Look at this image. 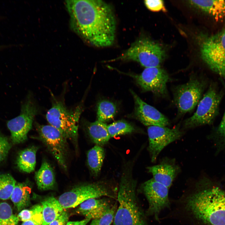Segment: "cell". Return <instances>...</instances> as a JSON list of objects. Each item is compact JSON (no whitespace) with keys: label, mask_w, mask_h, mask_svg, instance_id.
<instances>
[{"label":"cell","mask_w":225,"mask_h":225,"mask_svg":"<svg viewBox=\"0 0 225 225\" xmlns=\"http://www.w3.org/2000/svg\"><path fill=\"white\" fill-rule=\"evenodd\" d=\"M16 183L15 180L10 174H0V199L10 198Z\"/></svg>","instance_id":"83f0119b"},{"label":"cell","mask_w":225,"mask_h":225,"mask_svg":"<svg viewBox=\"0 0 225 225\" xmlns=\"http://www.w3.org/2000/svg\"><path fill=\"white\" fill-rule=\"evenodd\" d=\"M118 191L110 182L99 181L76 186L61 195L58 200L63 209L74 208L90 198L107 197L116 199Z\"/></svg>","instance_id":"277c9868"},{"label":"cell","mask_w":225,"mask_h":225,"mask_svg":"<svg viewBox=\"0 0 225 225\" xmlns=\"http://www.w3.org/2000/svg\"><path fill=\"white\" fill-rule=\"evenodd\" d=\"M41 210V205L38 204L34 206L30 209L22 210L18 216L19 220L24 222L30 219L36 213Z\"/></svg>","instance_id":"4dcf8cb0"},{"label":"cell","mask_w":225,"mask_h":225,"mask_svg":"<svg viewBox=\"0 0 225 225\" xmlns=\"http://www.w3.org/2000/svg\"><path fill=\"white\" fill-rule=\"evenodd\" d=\"M98 121L105 123L112 119L116 114V105L108 100H102L98 103L97 107Z\"/></svg>","instance_id":"d4e9b609"},{"label":"cell","mask_w":225,"mask_h":225,"mask_svg":"<svg viewBox=\"0 0 225 225\" xmlns=\"http://www.w3.org/2000/svg\"><path fill=\"white\" fill-rule=\"evenodd\" d=\"M147 168L152 175L154 180L168 188L180 171L179 167L174 160L168 158L163 160L158 165Z\"/></svg>","instance_id":"2e32d148"},{"label":"cell","mask_w":225,"mask_h":225,"mask_svg":"<svg viewBox=\"0 0 225 225\" xmlns=\"http://www.w3.org/2000/svg\"><path fill=\"white\" fill-rule=\"evenodd\" d=\"M38 138L47 147L48 150L64 170L67 169L68 153L67 139L57 129L49 125L36 123Z\"/></svg>","instance_id":"8fae6325"},{"label":"cell","mask_w":225,"mask_h":225,"mask_svg":"<svg viewBox=\"0 0 225 225\" xmlns=\"http://www.w3.org/2000/svg\"><path fill=\"white\" fill-rule=\"evenodd\" d=\"M110 200L106 198H92L78 206L76 212L85 218L93 219L100 218L112 207Z\"/></svg>","instance_id":"e0dca14e"},{"label":"cell","mask_w":225,"mask_h":225,"mask_svg":"<svg viewBox=\"0 0 225 225\" xmlns=\"http://www.w3.org/2000/svg\"><path fill=\"white\" fill-rule=\"evenodd\" d=\"M19 220L8 203H0V225H18Z\"/></svg>","instance_id":"f1b7e54d"},{"label":"cell","mask_w":225,"mask_h":225,"mask_svg":"<svg viewBox=\"0 0 225 225\" xmlns=\"http://www.w3.org/2000/svg\"><path fill=\"white\" fill-rule=\"evenodd\" d=\"M206 85V82L202 78L192 75L187 82L174 88V100L178 115L194 109L201 99Z\"/></svg>","instance_id":"ba28073f"},{"label":"cell","mask_w":225,"mask_h":225,"mask_svg":"<svg viewBox=\"0 0 225 225\" xmlns=\"http://www.w3.org/2000/svg\"><path fill=\"white\" fill-rule=\"evenodd\" d=\"M90 219L85 218L81 221L68 222L66 225H86Z\"/></svg>","instance_id":"d590c367"},{"label":"cell","mask_w":225,"mask_h":225,"mask_svg":"<svg viewBox=\"0 0 225 225\" xmlns=\"http://www.w3.org/2000/svg\"><path fill=\"white\" fill-rule=\"evenodd\" d=\"M105 155L104 149L98 145H95L88 151L87 162L93 176L97 177L100 172Z\"/></svg>","instance_id":"cb8c5ba5"},{"label":"cell","mask_w":225,"mask_h":225,"mask_svg":"<svg viewBox=\"0 0 225 225\" xmlns=\"http://www.w3.org/2000/svg\"><path fill=\"white\" fill-rule=\"evenodd\" d=\"M65 4L71 27L83 40L98 48L113 44L116 23L109 4L98 0H67Z\"/></svg>","instance_id":"6da1fadb"},{"label":"cell","mask_w":225,"mask_h":225,"mask_svg":"<svg viewBox=\"0 0 225 225\" xmlns=\"http://www.w3.org/2000/svg\"><path fill=\"white\" fill-rule=\"evenodd\" d=\"M131 92L135 103L136 117L145 126L166 127L169 124L168 118L155 108L144 102L132 90Z\"/></svg>","instance_id":"9a60e30c"},{"label":"cell","mask_w":225,"mask_h":225,"mask_svg":"<svg viewBox=\"0 0 225 225\" xmlns=\"http://www.w3.org/2000/svg\"><path fill=\"white\" fill-rule=\"evenodd\" d=\"M84 125L88 136L96 145L102 147L108 142L111 138L106 123L97 120L93 122H85Z\"/></svg>","instance_id":"ffe728a7"},{"label":"cell","mask_w":225,"mask_h":225,"mask_svg":"<svg viewBox=\"0 0 225 225\" xmlns=\"http://www.w3.org/2000/svg\"><path fill=\"white\" fill-rule=\"evenodd\" d=\"M107 129L110 138L130 134L136 131L133 125L123 120L117 121L107 125Z\"/></svg>","instance_id":"4316f807"},{"label":"cell","mask_w":225,"mask_h":225,"mask_svg":"<svg viewBox=\"0 0 225 225\" xmlns=\"http://www.w3.org/2000/svg\"><path fill=\"white\" fill-rule=\"evenodd\" d=\"M31 190L28 182L16 183L10 198L18 211L29 205Z\"/></svg>","instance_id":"44dd1931"},{"label":"cell","mask_w":225,"mask_h":225,"mask_svg":"<svg viewBox=\"0 0 225 225\" xmlns=\"http://www.w3.org/2000/svg\"><path fill=\"white\" fill-rule=\"evenodd\" d=\"M117 203H115L112 208L101 217L93 219L90 225H111L114 220L117 208Z\"/></svg>","instance_id":"f546056e"},{"label":"cell","mask_w":225,"mask_h":225,"mask_svg":"<svg viewBox=\"0 0 225 225\" xmlns=\"http://www.w3.org/2000/svg\"><path fill=\"white\" fill-rule=\"evenodd\" d=\"M201 52L208 67L225 81V27L203 41Z\"/></svg>","instance_id":"9c48e42d"},{"label":"cell","mask_w":225,"mask_h":225,"mask_svg":"<svg viewBox=\"0 0 225 225\" xmlns=\"http://www.w3.org/2000/svg\"><path fill=\"white\" fill-rule=\"evenodd\" d=\"M11 147L7 138L0 133V163L5 159Z\"/></svg>","instance_id":"1f68e13d"},{"label":"cell","mask_w":225,"mask_h":225,"mask_svg":"<svg viewBox=\"0 0 225 225\" xmlns=\"http://www.w3.org/2000/svg\"><path fill=\"white\" fill-rule=\"evenodd\" d=\"M131 163L124 165L118 188V205L113 220L114 225H148L138 202L137 181L133 177Z\"/></svg>","instance_id":"7a4b0ae2"},{"label":"cell","mask_w":225,"mask_h":225,"mask_svg":"<svg viewBox=\"0 0 225 225\" xmlns=\"http://www.w3.org/2000/svg\"><path fill=\"white\" fill-rule=\"evenodd\" d=\"M179 126L172 128L156 126L148 127V150L152 162L156 161L160 153L166 146L182 136L183 133L180 130Z\"/></svg>","instance_id":"5bb4252c"},{"label":"cell","mask_w":225,"mask_h":225,"mask_svg":"<svg viewBox=\"0 0 225 225\" xmlns=\"http://www.w3.org/2000/svg\"><path fill=\"white\" fill-rule=\"evenodd\" d=\"M43 218L42 225H49L58 217L64 209L58 200L53 196L48 197L42 202Z\"/></svg>","instance_id":"7402d4cb"},{"label":"cell","mask_w":225,"mask_h":225,"mask_svg":"<svg viewBox=\"0 0 225 225\" xmlns=\"http://www.w3.org/2000/svg\"><path fill=\"white\" fill-rule=\"evenodd\" d=\"M69 214L63 211L61 215L50 223L49 225H66L68 222Z\"/></svg>","instance_id":"e575fe53"},{"label":"cell","mask_w":225,"mask_h":225,"mask_svg":"<svg viewBox=\"0 0 225 225\" xmlns=\"http://www.w3.org/2000/svg\"><path fill=\"white\" fill-rule=\"evenodd\" d=\"M43 218L42 210L36 213L30 220L23 222L21 225H42Z\"/></svg>","instance_id":"836d02e7"},{"label":"cell","mask_w":225,"mask_h":225,"mask_svg":"<svg viewBox=\"0 0 225 225\" xmlns=\"http://www.w3.org/2000/svg\"><path fill=\"white\" fill-rule=\"evenodd\" d=\"M38 148L32 146L21 151L18 153L16 164L21 171L31 173L35 169L36 165V155Z\"/></svg>","instance_id":"603a6c76"},{"label":"cell","mask_w":225,"mask_h":225,"mask_svg":"<svg viewBox=\"0 0 225 225\" xmlns=\"http://www.w3.org/2000/svg\"><path fill=\"white\" fill-rule=\"evenodd\" d=\"M187 207L197 218L211 225H225V191L218 188L197 191L189 197Z\"/></svg>","instance_id":"3957f363"},{"label":"cell","mask_w":225,"mask_h":225,"mask_svg":"<svg viewBox=\"0 0 225 225\" xmlns=\"http://www.w3.org/2000/svg\"><path fill=\"white\" fill-rule=\"evenodd\" d=\"M189 3L206 12L217 21L225 18V1L190 0Z\"/></svg>","instance_id":"ac0fdd59"},{"label":"cell","mask_w":225,"mask_h":225,"mask_svg":"<svg viewBox=\"0 0 225 225\" xmlns=\"http://www.w3.org/2000/svg\"><path fill=\"white\" fill-rule=\"evenodd\" d=\"M164 50L158 43L146 38H139L127 50L109 61H132L146 68L160 67L165 57Z\"/></svg>","instance_id":"8992f818"},{"label":"cell","mask_w":225,"mask_h":225,"mask_svg":"<svg viewBox=\"0 0 225 225\" xmlns=\"http://www.w3.org/2000/svg\"><path fill=\"white\" fill-rule=\"evenodd\" d=\"M144 3L147 8L152 12H166L163 1L161 0H146Z\"/></svg>","instance_id":"d6a6232c"},{"label":"cell","mask_w":225,"mask_h":225,"mask_svg":"<svg viewBox=\"0 0 225 225\" xmlns=\"http://www.w3.org/2000/svg\"><path fill=\"white\" fill-rule=\"evenodd\" d=\"M220 81L225 91V82L221 78ZM210 138L213 140L218 149H225V109L220 123L213 131Z\"/></svg>","instance_id":"484cf974"},{"label":"cell","mask_w":225,"mask_h":225,"mask_svg":"<svg viewBox=\"0 0 225 225\" xmlns=\"http://www.w3.org/2000/svg\"><path fill=\"white\" fill-rule=\"evenodd\" d=\"M53 98L52 107L46 113V119L49 125L58 129L77 147L81 108L79 106L74 109H69L62 100H58L54 97Z\"/></svg>","instance_id":"5b68a950"},{"label":"cell","mask_w":225,"mask_h":225,"mask_svg":"<svg viewBox=\"0 0 225 225\" xmlns=\"http://www.w3.org/2000/svg\"><path fill=\"white\" fill-rule=\"evenodd\" d=\"M35 179L38 188L41 190L53 189L56 185L53 169L46 160L43 161L40 168L35 172Z\"/></svg>","instance_id":"d6986e66"},{"label":"cell","mask_w":225,"mask_h":225,"mask_svg":"<svg viewBox=\"0 0 225 225\" xmlns=\"http://www.w3.org/2000/svg\"><path fill=\"white\" fill-rule=\"evenodd\" d=\"M145 92H151L155 95L165 97L168 95L167 85L171 81L167 72L160 67L146 68L140 74H129Z\"/></svg>","instance_id":"7c38bea8"},{"label":"cell","mask_w":225,"mask_h":225,"mask_svg":"<svg viewBox=\"0 0 225 225\" xmlns=\"http://www.w3.org/2000/svg\"><path fill=\"white\" fill-rule=\"evenodd\" d=\"M39 111L37 104L30 93L22 105L19 115L7 122L13 144L23 143L27 140L28 133L32 128L34 118Z\"/></svg>","instance_id":"30bf717a"},{"label":"cell","mask_w":225,"mask_h":225,"mask_svg":"<svg viewBox=\"0 0 225 225\" xmlns=\"http://www.w3.org/2000/svg\"><path fill=\"white\" fill-rule=\"evenodd\" d=\"M168 189L152 178L141 184L140 190L148 203V208L146 212L147 215L153 216L158 220L160 212L163 209L170 207Z\"/></svg>","instance_id":"4fadbf2b"},{"label":"cell","mask_w":225,"mask_h":225,"mask_svg":"<svg viewBox=\"0 0 225 225\" xmlns=\"http://www.w3.org/2000/svg\"><path fill=\"white\" fill-rule=\"evenodd\" d=\"M223 95V91L212 83L199 102L195 112L184 121L183 128L188 129L212 124L219 113Z\"/></svg>","instance_id":"52a82bcc"}]
</instances>
